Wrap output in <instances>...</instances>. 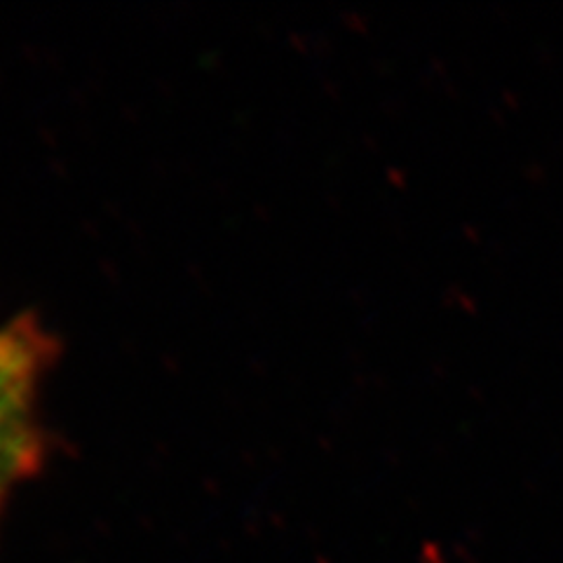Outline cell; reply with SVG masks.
Here are the masks:
<instances>
[{
  "mask_svg": "<svg viewBox=\"0 0 563 563\" xmlns=\"http://www.w3.org/2000/svg\"><path fill=\"white\" fill-rule=\"evenodd\" d=\"M41 341L26 327L0 329V505L38 453L33 404Z\"/></svg>",
  "mask_w": 563,
  "mask_h": 563,
  "instance_id": "obj_1",
  "label": "cell"
}]
</instances>
